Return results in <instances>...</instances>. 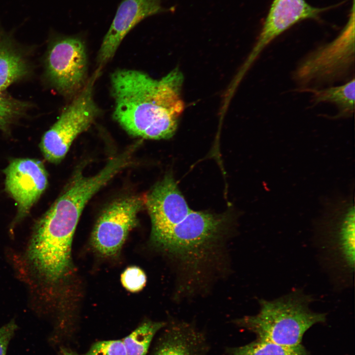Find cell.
Instances as JSON below:
<instances>
[{
  "label": "cell",
  "instance_id": "6da1fadb",
  "mask_svg": "<svg viewBox=\"0 0 355 355\" xmlns=\"http://www.w3.org/2000/svg\"><path fill=\"white\" fill-rule=\"evenodd\" d=\"M183 77L176 69L160 79L135 70L121 69L111 75L113 118L129 134L159 140L175 133L184 109Z\"/></svg>",
  "mask_w": 355,
  "mask_h": 355
},
{
  "label": "cell",
  "instance_id": "7a4b0ae2",
  "mask_svg": "<svg viewBox=\"0 0 355 355\" xmlns=\"http://www.w3.org/2000/svg\"><path fill=\"white\" fill-rule=\"evenodd\" d=\"M114 176L108 165L91 177L78 174L37 221L26 254L32 268L41 278L56 282L67 273L73 236L83 209Z\"/></svg>",
  "mask_w": 355,
  "mask_h": 355
},
{
  "label": "cell",
  "instance_id": "3957f363",
  "mask_svg": "<svg viewBox=\"0 0 355 355\" xmlns=\"http://www.w3.org/2000/svg\"><path fill=\"white\" fill-rule=\"evenodd\" d=\"M313 300L300 290L272 300L259 299V312L244 317L238 320V323L255 333L257 339L286 346H298L310 327L326 320L325 314L310 309Z\"/></svg>",
  "mask_w": 355,
  "mask_h": 355
},
{
  "label": "cell",
  "instance_id": "277c9868",
  "mask_svg": "<svg viewBox=\"0 0 355 355\" xmlns=\"http://www.w3.org/2000/svg\"><path fill=\"white\" fill-rule=\"evenodd\" d=\"M226 223L225 215L191 211L181 221L152 241L194 269L205 262L219 245Z\"/></svg>",
  "mask_w": 355,
  "mask_h": 355
},
{
  "label": "cell",
  "instance_id": "5b68a950",
  "mask_svg": "<svg viewBox=\"0 0 355 355\" xmlns=\"http://www.w3.org/2000/svg\"><path fill=\"white\" fill-rule=\"evenodd\" d=\"M345 26L331 42L304 57L292 73L299 91L349 78L355 67V4Z\"/></svg>",
  "mask_w": 355,
  "mask_h": 355
},
{
  "label": "cell",
  "instance_id": "8992f818",
  "mask_svg": "<svg viewBox=\"0 0 355 355\" xmlns=\"http://www.w3.org/2000/svg\"><path fill=\"white\" fill-rule=\"evenodd\" d=\"M316 229L331 269L351 282L355 270V213L354 192L327 199Z\"/></svg>",
  "mask_w": 355,
  "mask_h": 355
},
{
  "label": "cell",
  "instance_id": "52a82bcc",
  "mask_svg": "<svg viewBox=\"0 0 355 355\" xmlns=\"http://www.w3.org/2000/svg\"><path fill=\"white\" fill-rule=\"evenodd\" d=\"M100 71L93 74L83 89L63 111L57 121L43 136L39 147L49 162H60L74 140L86 131L99 115L100 110L93 98V88Z\"/></svg>",
  "mask_w": 355,
  "mask_h": 355
},
{
  "label": "cell",
  "instance_id": "ba28073f",
  "mask_svg": "<svg viewBox=\"0 0 355 355\" xmlns=\"http://www.w3.org/2000/svg\"><path fill=\"white\" fill-rule=\"evenodd\" d=\"M45 59V73L51 86L66 96H75L87 82L85 42L78 36L54 35Z\"/></svg>",
  "mask_w": 355,
  "mask_h": 355
},
{
  "label": "cell",
  "instance_id": "9c48e42d",
  "mask_svg": "<svg viewBox=\"0 0 355 355\" xmlns=\"http://www.w3.org/2000/svg\"><path fill=\"white\" fill-rule=\"evenodd\" d=\"M145 198L127 197L109 205L97 221L91 241L101 255L111 256L120 249L129 232L135 227L137 214L145 205Z\"/></svg>",
  "mask_w": 355,
  "mask_h": 355
},
{
  "label": "cell",
  "instance_id": "30bf717a",
  "mask_svg": "<svg viewBox=\"0 0 355 355\" xmlns=\"http://www.w3.org/2000/svg\"><path fill=\"white\" fill-rule=\"evenodd\" d=\"M3 172L5 190L17 205L16 223L28 215L46 189L48 175L41 161L31 158L13 160Z\"/></svg>",
  "mask_w": 355,
  "mask_h": 355
},
{
  "label": "cell",
  "instance_id": "8fae6325",
  "mask_svg": "<svg viewBox=\"0 0 355 355\" xmlns=\"http://www.w3.org/2000/svg\"><path fill=\"white\" fill-rule=\"evenodd\" d=\"M175 10L174 6H163L162 0H122L99 50V69L112 58L125 36L140 22L148 17Z\"/></svg>",
  "mask_w": 355,
  "mask_h": 355
},
{
  "label": "cell",
  "instance_id": "7c38bea8",
  "mask_svg": "<svg viewBox=\"0 0 355 355\" xmlns=\"http://www.w3.org/2000/svg\"><path fill=\"white\" fill-rule=\"evenodd\" d=\"M153 240L178 224L192 211L170 174L155 185L145 197Z\"/></svg>",
  "mask_w": 355,
  "mask_h": 355
},
{
  "label": "cell",
  "instance_id": "4fadbf2b",
  "mask_svg": "<svg viewBox=\"0 0 355 355\" xmlns=\"http://www.w3.org/2000/svg\"><path fill=\"white\" fill-rule=\"evenodd\" d=\"M324 10L305 0H274L250 59H255L271 42L296 23L316 19Z\"/></svg>",
  "mask_w": 355,
  "mask_h": 355
},
{
  "label": "cell",
  "instance_id": "5bb4252c",
  "mask_svg": "<svg viewBox=\"0 0 355 355\" xmlns=\"http://www.w3.org/2000/svg\"><path fill=\"white\" fill-rule=\"evenodd\" d=\"M161 339L154 355H205L203 335L185 324L170 327Z\"/></svg>",
  "mask_w": 355,
  "mask_h": 355
},
{
  "label": "cell",
  "instance_id": "9a60e30c",
  "mask_svg": "<svg viewBox=\"0 0 355 355\" xmlns=\"http://www.w3.org/2000/svg\"><path fill=\"white\" fill-rule=\"evenodd\" d=\"M29 71L27 61L11 35L0 25V93Z\"/></svg>",
  "mask_w": 355,
  "mask_h": 355
},
{
  "label": "cell",
  "instance_id": "2e32d148",
  "mask_svg": "<svg viewBox=\"0 0 355 355\" xmlns=\"http://www.w3.org/2000/svg\"><path fill=\"white\" fill-rule=\"evenodd\" d=\"M355 77L341 85L326 88H306L300 90L311 93L314 104L330 103L335 105L338 113L335 118L351 117L355 110Z\"/></svg>",
  "mask_w": 355,
  "mask_h": 355
},
{
  "label": "cell",
  "instance_id": "e0dca14e",
  "mask_svg": "<svg viewBox=\"0 0 355 355\" xmlns=\"http://www.w3.org/2000/svg\"><path fill=\"white\" fill-rule=\"evenodd\" d=\"M228 355H311L300 344L286 346L269 341L256 339L243 346L232 349Z\"/></svg>",
  "mask_w": 355,
  "mask_h": 355
},
{
  "label": "cell",
  "instance_id": "ac0fdd59",
  "mask_svg": "<svg viewBox=\"0 0 355 355\" xmlns=\"http://www.w3.org/2000/svg\"><path fill=\"white\" fill-rule=\"evenodd\" d=\"M165 325L161 321H146L123 339L127 355H146L154 336Z\"/></svg>",
  "mask_w": 355,
  "mask_h": 355
},
{
  "label": "cell",
  "instance_id": "d6986e66",
  "mask_svg": "<svg viewBox=\"0 0 355 355\" xmlns=\"http://www.w3.org/2000/svg\"><path fill=\"white\" fill-rule=\"evenodd\" d=\"M28 103L0 93V130L7 131L12 124L25 114Z\"/></svg>",
  "mask_w": 355,
  "mask_h": 355
},
{
  "label": "cell",
  "instance_id": "ffe728a7",
  "mask_svg": "<svg viewBox=\"0 0 355 355\" xmlns=\"http://www.w3.org/2000/svg\"><path fill=\"white\" fill-rule=\"evenodd\" d=\"M121 280L123 286L131 292H138L145 286L146 277L140 268L132 266L127 268L122 274Z\"/></svg>",
  "mask_w": 355,
  "mask_h": 355
},
{
  "label": "cell",
  "instance_id": "44dd1931",
  "mask_svg": "<svg viewBox=\"0 0 355 355\" xmlns=\"http://www.w3.org/2000/svg\"><path fill=\"white\" fill-rule=\"evenodd\" d=\"M83 355H127L122 340L101 341L93 344Z\"/></svg>",
  "mask_w": 355,
  "mask_h": 355
},
{
  "label": "cell",
  "instance_id": "7402d4cb",
  "mask_svg": "<svg viewBox=\"0 0 355 355\" xmlns=\"http://www.w3.org/2000/svg\"><path fill=\"white\" fill-rule=\"evenodd\" d=\"M17 329L14 320L0 328V355H6L8 344Z\"/></svg>",
  "mask_w": 355,
  "mask_h": 355
},
{
  "label": "cell",
  "instance_id": "603a6c76",
  "mask_svg": "<svg viewBox=\"0 0 355 355\" xmlns=\"http://www.w3.org/2000/svg\"><path fill=\"white\" fill-rule=\"evenodd\" d=\"M59 355H78L77 353H76L75 352L73 351L72 350L66 348V347H62L60 348V351H59Z\"/></svg>",
  "mask_w": 355,
  "mask_h": 355
}]
</instances>
